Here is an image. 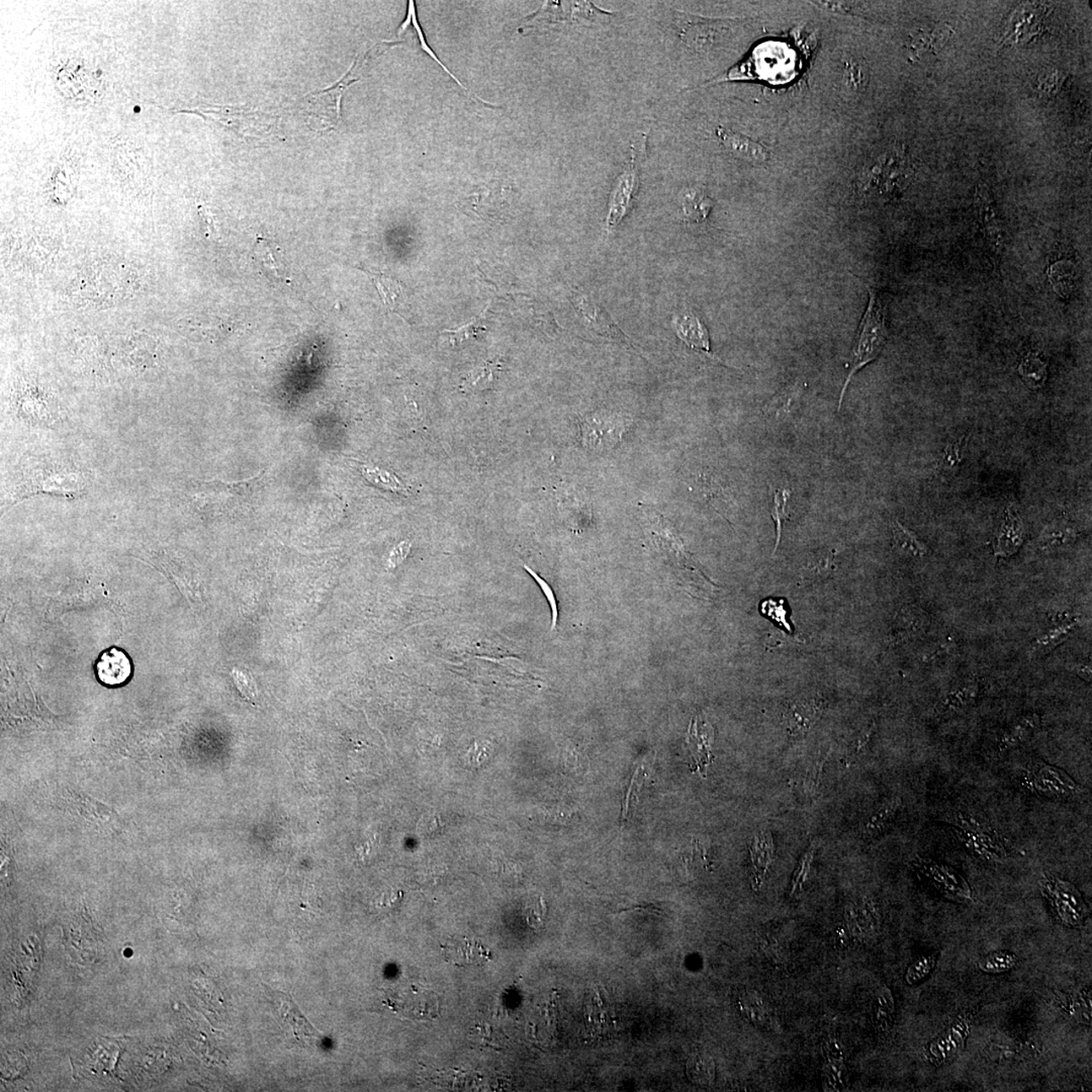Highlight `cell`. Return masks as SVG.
<instances>
[{"label": "cell", "mask_w": 1092, "mask_h": 1092, "mask_svg": "<svg viewBox=\"0 0 1092 1092\" xmlns=\"http://www.w3.org/2000/svg\"><path fill=\"white\" fill-rule=\"evenodd\" d=\"M88 483L85 470L72 462L48 456L28 457L16 470L7 502L14 505L39 494L78 499L85 493Z\"/></svg>", "instance_id": "obj_1"}, {"label": "cell", "mask_w": 1092, "mask_h": 1092, "mask_svg": "<svg viewBox=\"0 0 1092 1092\" xmlns=\"http://www.w3.org/2000/svg\"><path fill=\"white\" fill-rule=\"evenodd\" d=\"M867 290L869 304L859 324L857 342L853 349L852 366L841 393L839 411L853 376L865 365L878 358L888 337V304L884 297L871 286L867 284Z\"/></svg>", "instance_id": "obj_2"}, {"label": "cell", "mask_w": 1092, "mask_h": 1092, "mask_svg": "<svg viewBox=\"0 0 1092 1092\" xmlns=\"http://www.w3.org/2000/svg\"><path fill=\"white\" fill-rule=\"evenodd\" d=\"M10 406L15 417L29 426L51 428L63 420L60 404L35 382L21 380L15 386Z\"/></svg>", "instance_id": "obj_3"}, {"label": "cell", "mask_w": 1092, "mask_h": 1092, "mask_svg": "<svg viewBox=\"0 0 1092 1092\" xmlns=\"http://www.w3.org/2000/svg\"><path fill=\"white\" fill-rule=\"evenodd\" d=\"M881 916L877 902L864 899L846 906L843 917L836 928L835 944L840 947L871 942L878 936Z\"/></svg>", "instance_id": "obj_4"}, {"label": "cell", "mask_w": 1092, "mask_h": 1092, "mask_svg": "<svg viewBox=\"0 0 1092 1092\" xmlns=\"http://www.w3.org/2000/svg\"><path fill=\"white\" fill-rule=\"evenodd\" d=\"M640 149L641 144L639 148H635L634 146L630 154V160L626 164L618 181H616L612 193H611L604 229L605 233L607 235L618 229L621 221L630 212L635 201L636 194L639 193L641 182Z\"/></svg>", "instance_id": "obj_5"}, {"label": "cell", "mask_w": 1092, "mask_h": 1092, "mask_svg": "<svg viewBox=\"0 0 1092 1092\" xmlns=\"http://www.w3.org/2000/svg\"><path fill=\"white\" fill-rule=\"evenodd\" d=\"M1041 889L1042 894L1051 901L1064 926L1072 928L1083 926L1085 918L1089 915V907L1073 884L1054 877H1045L1041 881Z\"/></svg>", "instance_id": "obj_6"}, {"label": "cell", "mask_w": 1092, "mask_h": 1092, "mask_svg": "<svg viewBox=\"0 0 1092 1092\" xmlns=\"http://www.w3.org/2000/svg\"><path fill=\"white\" fill-rule=\"evenodd\" d=\"M974 204L988 256L993 267H997L1002 261L1004 250V232L996 203L984 183H978L976 187Z\"/></svg>", "instance_id": "obj_7"}, {"label": "cell", "mask_w": 1092, "mask_h": 1092, "mask_svg": "<svg viewBox=\"0 0 1092 1092\" xmlns=\"http://www.w3.org/2000/svg\"><path fill=\"white\" fill-rule=\"evenodd\" d=\"M974 1013L964 1012L957 1016L947 1029L926 1047V1057L934 1065L951 1060L963 1050L969 1037Z\"/></svg>", "instance_id": "obj_8"}, {"label": "cell", "mask_w": 1092, "mask_h": 1092, "mask_svg": "<svg viewBox=\"0 0 1092 1092\" xmlns=\"http://www.w3.org/2000/svg\"><path fill=\"white\" fill-rule=\"evenodd\" d=\"M624 418L612 413H595L583 419L581 427L583 445L592 451H609L624 435Z\"/></svg>", "instance_id": "obj_9"}, {"label": "cell", "mask_w": 1092, "mask_h": 1092, "mask_svg": "<svg viewBox=\"0 0 1092 1092\" xmlns=\"http://www.w3.org/2000/svg\"><path fill=\"white\" fill-rule=\"evenodd\" d=\"M826 701L818 694H804L786 702L783 719L792 738L804 737L819 721Z\"/></svg>", "instance_id": "obj_10"}, {"label": "cell", "mask_w": 1092, "mask_h": 1092, "mask_svg": "<svg viewBox=\"0 0 1092 1092\" xmlns=\"http://www.w3.org/2000/svg\"><path fill=\"white\" fill-rule=\"evenodd\" d=\"M571 300L578 315L585 321L591 331L610 342L630 346L631 342L623 330L616 325L609 313L591 296L576 291L572 293Z\"/></svg>", "instance_id": "obj_11"}, {"label": "cell", "mask_w": 1092, "mask_h": 1092, "mask_svg": "<svg viewBox=\"0 0 1092 1092\" xmlns=\"http://www.w3.org/2000/svg\"><path fill=\"white\" fill-rule=\"evenodd\" d=\"M95 670L97 680L109 687L126 684L133 673L132 661L128 653L115 647L101 653Z\"/></svg>", "instance_id": "obj_12"}, {"label": "cell", "mask_w": 1092, "mask_h": 1092, "mask_svg": "<svg viewBox=\"0 0 1092 1092\" xmlns=\"http://www.w3.org/2000/svg\"><path fill=\"white\" fill-rule=\"evenodd\" d=\"M716 135L724 149L735 158L751 164H763L770 159L769 151L765 146L743 134L721 126L716 129Z\"/></svg>", "instance_id": "obj_13"}, {"label": "cell", "mask_w": 1092, "mask_h": 1092, "mask_svg": "<svg viewBox=\"0 0 1092 1092\" xmlns=\"http://www.w3.org/2000/svg\"><path fill=\"white\" fill-rule=\"evenodd\" d=\"M825 1062L823 1085L825 1091H841L847 1086L845 1051L836 1036H829L824 1044Z\"/></svg>", "instance_id": "obj_14"}, {"label": "cell", "mask_w": 1092, "mask_h": 1092, "mask_svg": "<svg viewBox=\"0 0 1092 1092\" xmlns=\"http://www.w3.org/2000/svg\"><path fill=\"white\" fill-rule=\"evenodd\" d=\"M672 325L675 334L687 346L713 358L710 333L695 313L689 310L675 313Z\"/></svg>", "instance_id": "obj_15"}, {"label": "cell", "mask_w": 1092, "mask_h": 1092, "mask_svg": "<svg viewBox=\"0 0 1092 1092\" xmlns=\"http://www.w3.org/2000/svg\"><path fill=\"white\" fill-rule=\"evenodd\" d=\"M269 992L275 999V1002L279 1003L281 1016H283L285 1023L290 1026V1028L294 1032L296 1041L299 1042L300 1044L304 1046H313L315 1045L316 1043L321 1042V1035L319 1034L318 1031L313 1029V1026H312L305 1016L301 1014L299 1009H297L290 996H286V994L283 992H277L274 991H270Z\"/></svg>", "instance_id": "obj_16"}, {"label": "cell", "mask_w": 1092, "mask_h": 1092, "mask_svg": "<svg viewBox=\"0 0 1092 1092\" xmlns=\"http://www.w3.org/2000/svg\"><path fill=\"white\" fill-rule=\"evenodd\" d=\"M1039 1044L1032 1041H991L984 1049L983 1055L988 1061L999 1064L1025 1061L1039 1055Z\"/></svg>", "instance_id": "obj_17"}, {"label": "cell", "mask_w": 1092, "mask_h": 1092, "mask_svg": "<svg viewBox=\"0 0 1092 1092\" xmlns=\"http://www.w3.org/2000/svg\"><path fill=\"white\" fill-rule=\"evenodd\" d=\"M1024 523L1021 519L1018 508L1010 505L1005 510V516L1003 526L1000 527L994 551L998 556L1013 555L1018 549L1024 540Z\"/></svg>", "instance_id": "obj_18"}, {"label": "cell", "mask_w": 1092, "mask_h": 1092, "mask_svg": "<svg viewBox=\"0 0 1092 1092\" xmlns=\"http://www.w3.org/2000/svg\"><path fill=\"white\" fill-rule=\"evenodd\" d=\"M921 869L933 881L936 888L942 891V894L945 895L949 894L950 899L963 901L972 900V891L969 885L954 870L927 863L922 864Z\"/></svg>", "instance_id": "obj_19"}, {"label": "cell", "mask_w": 1092, "mask_h": 1092, "mask_svg": "<svg viewBox=\"0 0 1092 1092\" xmlns=\"http://www.w3.org/2000/svg\"><path fill=\"white\" fill-rule=\"evenodd\" d=\"M442 951L445 959L456 966L479 964L491 958L489 950L468 938L451 939L443 945Z\"/></svg>", "instance_id": "obj_20"}, {"label": "cell", "mask_w": 1092, "mask_h": 1092, "mask_svg": "<svg viewBox=\"0 0 1092 1092\" xmlns=\"http://www.w3.org/2000/svg\"><path fill=\"white\" fill-rule=\"evenodd\" d=\"M929 616L918 607H905L897 615L894 629L891 630L889 642L899 645L926 632L929 626Z\"/></svg>", "instance_id": "obj_21"}, {"label": "cell", "mask_w": 1092, "mask_h": 1092, "mask_svg": "<svg viewBox=\"0 0 1092 1092\" xmlns=\"http://www.w3.org/2000/svg\"><path fill=\"white\" fill-rule=\"evenodd\" d=\"M1055 625L1053 629L1047 631L1044 635L1037 639L1032 648V655L1043 657L1052 652L1059 645L1067 641L1080 624V618L1074 616L1062 613L1054 616Z\"/></svg>", "instance_id": "obj_22"}, {"label": "cell", "mask_w": 1092, "mask_h": 1092, "mask_svg": "<svg viewBox=\"0 0 1092 1092\" xmlns=\"http://www.w3.org/2000/svg\"><path fill=\"white\" fill-rule=\"evenodd\" d=\"M981 688L980 680L973 678L966 681L965 683L951 690L939 702L937 712L940 716H952L968 710L980 698Z\"/></svg>", "instance_id": "obj_23"}, {"label": "cell", "mask_w": 1092, "mask_h": 1092, "mask_svg": "<svg viewBox=\"0 0 1092 1092\" xmlns=\"http://www.w3.org/2000/svg\"><path fill=\"white\" fill-rule=\"evenodd\" d=\"M614 1010L600 989L594 991L587 1005L589 1030L597 1037H606L615 1030Z\"/></svg>", "instance_id": "obj_24"}, {"label": "cell", "mask_w": 1092, "mask_h": 1092, "mask_svg": "<svg viewBox=\"0 0 1092 1092\" xmlns=\"http://www.w3.org/2000/svg\"><path fill=\"white\" fill-rule=\"evenodd\" d=\"M773 858H774V846H773L772 836L767 832H762L759 836L755 837L750 847L751 872H753L751 880H753L755 890L760 889L763 885Z\"/></svg>", "instance_id": "obj_25"}, {"label": "cell", "mask_w": 1092, "mask_h": 1092, "mask_svg": "<svg viewBox=\"0 0 1092 1092\" xmlns=\"http://www.w3.org/2000/svg\"><path fill=\"white\" fill-rule=\"evenodd\" d=\"M836 549L820 550L810 555L800 571L802 583L812 585L829 580L836 571Z\"/></svg>", "instance_id": "obj_26"}, {"label": "cell", "mask_w": 1092, "mask_h": 1092, "mask_svg": "<svg viewBox=\"0 0 1092 1092\" xmlns=\"http://www.w3.org/2000/svg\"><path fill=\"white\" fill-rule=\"evenodd\" d=\"M840 81L845 93L852 95L864 93L869 83V69L866 62L853 55L843 58L841 64Z\"/></svg>", "instance_id": "obj_27"}, {"label": "cell", "mask_w": 1092, "mask_h": 1092, "mask_svg": "<svg viewBox=\"0 0 1092 1092\" xmlns=\"http://www.w3.org/2000/svg\"><path fill=\"white\" fill-rule=\"evenodd\" d=\"M1041 726L1042 718L1037 713H1026L1019 717L1000 738L999 750L1005 751L1018 747L1028 740Z\"/></svg>", "instance_id": "obj_28"}, {"label": "cell", "mask_w": 1092, "mask_h": 1092, "mask_svg": "<svg viewBox=\"0 0 1092 1092\" xmlns=\"http://www.w3.org/2000/svg\"><path fill=\"white\" fill-rule=\"evenodd\" d=\"M895 1000L888 986H883L876 993L872 1005V1023L880 1034H888L894 1026Z\"/></svg>", "instance_id": "obj_29"}, {"label": "cell", "mask_w": 1092, "mask_h": 1092, "mask_svg": "<svg viewBox=\"0 0 1092 1092\" xmlns=\"http://www.w3.org/2000/svg\"><path fill=\"white\" fill-rule=\"evenodd\" d=\"M738 1009L744 1019L751 1025L763 1028L769 1024L770 1009L758 991L747 989L740 993L738 997Z\"/></svg>", "instance_id": "obj_30"}, {"label": "cell", "mask_w": 1092, "mask_h": 1092, "mask_svg": "<svg viewBox=\"0 0 1092 1092\" xmlns=\"http://www.w3.org/2000/svg\"><path fill=\"white\" fill-rule=\"evenodd\" d=\"M1079 537V532L1072 523L1066 520L1054 521L1042 532L1039 544L1042 549H1055L1072 544Z\"/></svg>", "instance_id": "obj_31"}, {"label": "cell", "mask_w": 1092, "mask_h": 1092, "mask_svg": "<svg viewBox=\"0 0 1092 1092\" xmlns=\"http://www.w3.org/2000/svg\"><path fill=\"white\" fill-rule=\"evenodd\" d=\"M1048 278L1054 291L1062 299H1067L1077 286L1078 272L1074 263L1069 261H1059L1049 267Z\"/></svg>", "instance_id": "obj_32"}, {"label": "cell", "mask_w": 1092, "mask_h": 1092, "mask_svg": "<svg viewBox=\"0 0 1092 1092\" xmlns=\"http://www.w3.org/2000/svg\"><path fill=\"white\" fill-rule=\"evenodd\" d=\"M713 208L712 198L700 188H692L683 198L684 217L689 223H702Z\"/></svg>", "instance_id": "obj_33"}, {"label": "cell", "mask_w": 1092, "mask_h": 1092, "mask_svg": "<svg viewBox=\"0 0 1092 1092\" xmlns=\"http://www.w3.org/2000/svg\"><path fill=\"white\" fill-rule=\"evenodd\" d=\"M256 254L264 273L272 274L279 279H285V267L280 250L267 239H258Z\"/></svg>", "instance_id": "obj_34"}, {"label": "cell", "mask_w": 1092, "mask_h": 1092, "mask_svg": "<svg viewBox=\"0 0 1092 1092\" xmlns=\"http://www.w3.org/2000/svg\"><path fill=\"white\" fill-rule=\"evenodd\" d=\"M687 1074L694 1083L708 1086L716 1079V1063L710 1054L697 1051L687 1061Z\"/></svg>", "instance_id": "obj_35"}, {"label": "cell", "mask_w": 1092, "mask_h": 1092, "mask_svg": "<svg viewBox=\"0 0 1092 1092\" xmlns=\"http://www.w3.org/2000/svg\"><path fill=\"white\" fill-rule=\"evenodd\" d=\"M892 533H894L895 548L902 551V553L913 556V558H924L928 555V548L923 543L922 540L918 538L915 532L906 528L899 520H895L892 524Z\"/></svg>", "instance_id": "obj_36"}, {"label": "cell", "mask_w": 1092, "mask_h": 1092, "mask_svg": "<svg viewBox=\"0 0 1092 1092\" xmlns=\"http://www.w3.org/2000/svg\"><path fill=\"white\" fill-rule=\"evenodd\" d=\"M803 390L802 385H793L785 388V390L776 394L767 403L764 408V413L767 417L773 419L785 418L791 410L796 406Z\"/></svg>", "instance_id": "obj_37"}, {"label": "cell", "mask_w": 1092, "mask_h": 1092, "mask_svg": "<svg viewBox=\"0 0 1092 1092\" xmlns=\"http://www.w3.org/2000/svg\"><path fill=\"white\" fill-rule=\"evenodd\" d=\"M901 807V799L899 797L892 798L886 802L870 816L869 820L864 826V835L874 836L881 834L894 819L897 812Z\"/></svg>", "instance_id": "obj_38"}, {"label": "cell", "mask_w": 1092, "mask_h": 1092, "mask_svg": "<svg viewBox=\"0 0 1092 1092\" xmlns=\"http://www.w3.org/2000/svg\"><path fill=\"white\" fill-rule=\"evenodd\" d=\"M365 273L369 275V278L376 285L378 295H380L381 299L383 302V305L386 306L387 309L391 311L396 309L398 301L403 295V286L401 284H399L398 280L394 279L386 274L372 273L370 272Z\"/></svg>", "instance_id": "obj_39"}, {"label": "cell", "mask_w": 1092, "mask_h": 1092, "mask_svg": "<svg viewBox=\"0 0 1092 1092\" xmlns=\"http://www.w3.org/2000/svg\"><path fill=\"white\" fill-rule=\"evenodd\" d=\"M1020 963V958L1009 951H997L983 957L978 961L977 967L986 974H1002L1014 969Z\"/></svg>", "instance_id": "obj_40"}, {"label": "cell", "mask_w": 1092, "mask_h": 1092, "mask_svg": "<svg viewBox=\"0 0 1092 1092\" xmlns=\"http://www.w3.org/2000/svg\"><path fill=\"white\" fill-rule=\"evenodd\" d=\"M1019 371L1025 382L1032 388L1044 385L1047 377V365L1039 355L1029 353L1021 359Z\"/></svg>", "instance_id": "obj_41"}, {"label": "cell", "mask_w": 1092, "mask_h": 1092, "mask_svg": "<svg viewBox=\"0 0 1092 1092\" xmlns=\"http://www.w3.org/2000/svg\"><path fill=\"white\" fill-rule=\"evenodd\" d=\"M362 474L369 480L370 483L380 486L382 489L394 491V493L407 494V490L396 475L378 468L364 467L361 469Z\"/></svg>", "instance_id": "obj_42"}, {"label": "cell", "mask_w": 1092, "mask_h": 1092, "mask_svg": "<svg viewBox=\"0 0 1092 1092\" xmlns=\"http://www.w3.org/2000/svg\"><path fill=\"white\" fill-rule=\"evenodd\" d=\"M938 954H928L920 957L908 967L905 980L908 986H915L926 980L936 968Z\"/></svg>", "instance_id": "obj_43"}, {"label": "cell", "mask_w": 1092, "mask_h": 1092, "mask_svg": "<svg viewBox=\"0 0 1092 1092\" xmlns=\"http://www.w3.org/2000/svg\"><path fill=\"white\" fill-rule=\"evenodd\" d=\"M488 307L477 318L472 319L467 325L457 330H445L443 334L450 335L451 343L457 345L467 342L470 338H475L479 334L486 331V313Z\"/></svg>", "instance_id": "obj_44"}, {"label": "cell", "mask_w": 1092, "mask_h": 1092, "mask_svg": "<svg viewBox=\"0 0 1092 1092\" xmlns=\"http://www.w3.org/2000/svg\"><path fill=\"white\" fill-rule=\"evenodd\" d=\"M814 853H815L814 847H810L809 850L807 853H805V855L802 858V862H800V864L798 865L796 872L794 873V877L792 880V885H791L792 897L794 896L796 897L797 895L802 894V892L804 890L805 885H807L808 881L810 879V875H812Z\"/></svg>", "instance_id": "obj_45"}, {"label": "cell", "mask_w": 1092, "mask_h": 1092, "mask_svg": "<svg viewBox=\"0 0 1092 1092\" xmlns=\"http://www.w3.org/2000/svg\"><path fill=\"white\" fill-rule=\"evenodd\" d=\"M789 498H790V491L788 490L777 491L774 495V502H773L771 512L773 520L776 523L777 539L774 553H776L778 545L780 543L783 524L788 518L786 507Z\"/></svg>", "instance_id": "obj_46"}, {"label": "cell", "mask_w": 1092, "mask_h": 1092, "mask_svg": "<svg viewBox=\"0 0 1092 1092\" xmlns=\"http://www.w3.org/2000/svg\"><path fill=\"white\" fill-rule=\"evenodd\" d=\"M408 16H409V19H410L411 24H412V25L414 26L415 31H416V32H417L418 39H419V41H420V46H421V48H422V50H423V51L427 54V55H429L432 59H434V60L435 62H437L438 64H440V66H441V68H442L443 70H445V72L448 75H450V77H451V78H453V79H454V81H456V83H457L459 86H461V88H462L463 90H466V91H467L468 89H466V86H464V85L461 83V81H459V80L456 78V75H453V74L450 72V69H448V68L445 66V64H443V63L440 61V58H438V57L436 56V54H435L434 51H432V49L428 46V44H427V42H426V39H425V36H424V34H423V31H422L421 26H420L419 21H418V19H417V14H416V7H415V3H414V2H410V3H409Z\"/></svg>", "instance_id": "obj_47"}, {"label": "cell", "mask_w": 1092, "mask_h": 1092, "mask_svg": "<svg viewBox=\"0 0 1092 1092\" xmlns=\"http://www.w3.org/2000/svg\"><path fill=\"white\" fill-rule=\"evenodd\" d=\"M825 762V759L814 761L805 772L802 780V790L805 796L813 799L819 793Z\"/></svg>", "instance_id": "obj_48"}, {"label": "cell", "mask_w": 1092, "mask_h": 1092, "mask_svg": "<svg viewBox=\"0 0 1092 1092\" xmlns=\"http://www.w3.org/2000/svg\"><path fill=\"white\" fill-rule=\"evenodd\" d=\"M966 440H968V435H963L960 438H957V440L952 442H950L949 445L945 447L942 461H940V466H942L945 470H951V472H952V470L958 468L962 459H963V450Z\"/></svg>", "instance_id": "obj_49"}, {"label": "cell", "mask_w": 1092, "mask_h": 1092, "mask_svg": "<svg viewBox=\"0 0 1092 1092\" xmlns=\"http://www.w3.org/2000/svg\"><path fill=\"white\" fill-rule=\"evenodd\" d=\"M761 612L789 632H792L787 621V608L784 600L767 599L761 604Z\"/></svg>", "instance_id": "obj_50"}, {"label": "cell", "mask_w": 1092, "mask_h": 1092, "mask_svg": "<svg viewBox=\"0 0 1092 1092\" xmlns=\"http://www.w3.org/2000/svg\"><path fill=\"white\" fill-rule=\"evenodd\" d=\"M523 566H524V569H526L529 572V575H531L534 578V580L537 581V583H538V586L542 588V590L545 595L546 599H548V601L551 607V613H553V626H551V629L554 630L556 625H558L559 609H558V604H556V600L555 597L553 589L550 588L549 583H546L542 577H539L537 574V572L532 570L531 567H529L526 565H524Z\"/></svg>", "instance_id": "obj_51"}, {"label": "cell", "mask_w": 1092, "mask_h": 1092, "mask_svg": "<svg viewBox=\"0 0 1092 1092\" xmlns=\"http://www.w3.org/2000/svg\"><path fill=\"white\" fill-rule=\"evenodd\" d=\"M546 908L544 901L540 897L537 900L531 902L526 906V917L529 926L534 928H539L543 926Z\"/></svg>", "instance_id": "obj_52"}, {"label": "cell", "mask_w": 1092, "mask_h": 1092, "mask_svg": "<svg viewBox=\"0 0 1092 1092\" xmlns=\"http://www.w3.org/2000/svg\"><path fill=\"white\" fill-rule=\"evenodd\" d=\"M491 381H493V370H491V366L486 365L470 372L464 386L474 390V388H484Z\"/></svg>", "instance_id": "obj_53"}, {"label": "cell", "mask_w": 1092, "mask_h": 1092, "mask_svg": "<svg viewBox=\"0 0 1092 1092\" xmlns=\"http://www.w3.org/2000/svg\"><path fill=\"white\" fill-rule=\"evenodd\" d=\"M443 825H445V824H443L440 815L427 814L424 818H422L419 824V830L422 834L431 835L435 834V832L441 830Z\"/></svg>", "instance_id": "obj_54"}, {"label": "cell", "mask_w": 1092, "mask_h": 1092, "mask_svg": "<svg viewBox=\"0 0 1092 1092\" xmlns=\"http://www.w3.org/2000/svg\"><path fill=\"white\" fill-rule=\"evenodd\" d=\"M957 652V645L952 639H949L942 643L928 657V661L936 662L948 657H952Z\"/></svg>", "instance_id": "obj_55"}, {"label": "cell", "mask_w": 1092, "mask_h": 1092, "mask_svg": "<svg viewBox=\"0 0 1092 1092\" xmlns=\"http://www.w3.org/2000/svg\"><path fill=\"white\" fill-rule=\"evenodd\" d=\"M1069 670L1070 671L1077 674L1078 677H1080L1081 679L1086 681V682L1088 683L1091 682L1092 671H1091L1090 664H1086V663L1069 664Z\"/></svg>", "instance_id": "obj_56"}, {"label": "cell", "mask_w": 1092, "mask_h": 1092, "mask_svg": "<svg viewBox=\"0 0 1092 1092\" xmlns=\"http://www.w3.org/2000/svg\"><path fill=\"white\" fill-rule=\"evenodd\" d=\"M409 549H410L409 543L405 542V543H402L401 544H399L397 548L394 549L391 555L390 564L393 566H397L398 564H399V562H402L409 554Z\"/></svg>", "instance_id": "obj_57"}]
</instances>
